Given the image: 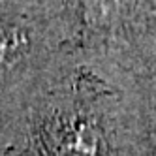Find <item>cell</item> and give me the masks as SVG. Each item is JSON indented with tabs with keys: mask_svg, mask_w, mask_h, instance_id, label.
Wrapping results in <instances>:
<instances>
[{
	"mask_svg": "<svg viewBox=\"0 0 156 156\" xmlns=\"http://www.w3.org/2000/svg\"><path fill=\"white\" fill-rule=\"evenodd\" d=\"M68 49L38 0H0V111Z\"/></svg>",
	"mask_w": 156,
	"mask_h": 156,
	"instance_id": "obj_2",
	"label": "cell"
},
{
	"mask_svg": "<svg viewBox=\"0 0 156 156\" xmlns=\"http://www.w3.org/2000/svg\"><path fill=\"white\" fill-rule=\"evenodd\" d=\"M62 30L68 49L128 72L156 25V0H38Z\"/></svg>",
	"mask_w": 156,
	"mask_h": 156,
	"instance_id": "obj_1",
	"label": "cell"
},
{
	"mask_svg": "<svg viewBox=\"0 0 156 156\" xmlns=\"http://www.w3.org/2000/svg\"><path fill=\"white\" fill-rule=\"evenodd\" d=\"M130 72L136 77H156V25L133 55Z\"/></svg>",
	"mask_w": 156,
	"mask_h": 156,
	"instance_id": "obj_3",
	"label": "cell"
}]
</instances>
